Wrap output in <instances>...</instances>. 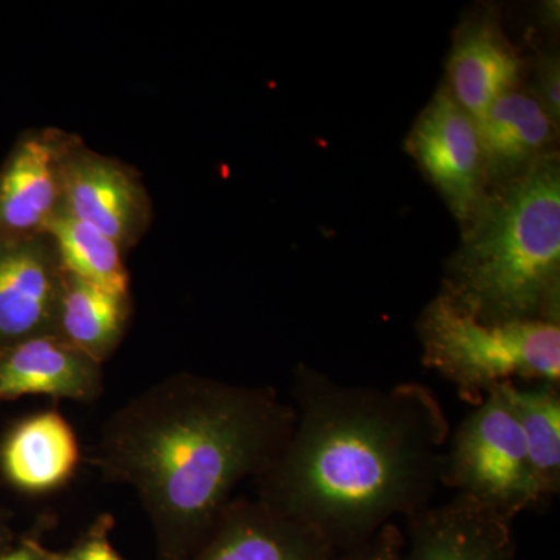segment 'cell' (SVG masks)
Returning <instances> with one entry per match:
<instances>
[{
  "mask_svg": "<svg viewBox=\"0 0 560 560\" xmlns=\"http://www.w3.org/2000/svg\"><path fill=\"white\" fill-rule=\"evenodd\" d=\"M293 399V427L256 478L257 499L338 552L430 506L452 431L433 390L342 385L301 366Z\"/></svg>",
  "mask_w": 560,
  "mask_h": 560,
  "instance_id": "6da1fadb",
  "label": "cell"
},
{
  "mask_svg": "<svg viewBox=\"0 0 560 560\" xmlns=\"http://www.w3.org/2000/svg\"><path fill=\"white\" fill-rule=\"evenodd\" d=\"M293 422V407L270 386L180 372L106 420L92 464L135 490L160 560H190L238 485L270 466Z\"/></svg>",
  "mask_w": 560,
  "mask_h": 560,
  "instance_id": "7a4b0ae2",
  "label": "cell"
},
{
  "mask_svg": "<svg viewBox=\"0 0 560 560\" xmlns=\"http://www.w3.org/2000/svg\"><path fill=\"white\" fill-rule=\"evenodd\" d=\"M442 293L482 323L560 312V172L556 156L489 195L445 270Z\"/></svg>",
  "mask_w": 560,
  "mask_h": 560,
  "instance_id": "3957f363",
  "label": "cell"
},
{
  "mask_svg": "<svg viewBox=\"0 0 560 560\" xmlns=\"http://www.w3.org/2000/svg\"><path fill=\"white\" fill-rule=\"evenodd\" d=\"M418 337L423 364L471 404L503 383L560 385L559 323H482L441 291L420 313Z\"/></svg>",
  "mask_w": 560,
  "mask_h": 560,
  "instance_id": "277c9868",
  "label": "cell"
},
{
  "mask_svg": "<svg viewBox=\"0 0 560 560\" xmlns=\"http://www.w3.org/2000/svg\"><path fill=\"white\" fill-rule=\"evenodd\" d=\"M442 485L514 521L541 506L522 431L499 386L451 431Z\"/></svg>",
  "mask_w": 560,
  "mask_h": 560,
  "instance_id": "5b68a950",
  "label": "cell"
},
{
  "mask_svg": "<svg viewBox=\"0 0 560 560\" xmlns=\"http://www.w3.org/2000/svg\"><path fill=\"white\" fill-rule=\"evenodd\" d=\"M407 150L463 230H469L489 200L490 187L477 124L447 88L442 86L420 113Z\"/></svg>",
  "mask_w": 560,
  "mask_h": 560,
  "instance_id": "8992f818",
  "label": "cell"
},
{
  "mask_svg": "<svg viewBox=\"0 0 560 560\" xmlns=\"http://www.w3.org/2000/svg\"><path fill=\"white\" fill-rule=\"evenodd\" d=\"M75 136L60 130L25 132L0 171V241L47 234L62 210V168Z\"/></svg>",
  "mask_w": 560,
  "mask_h": 560,
  "instance_id": "52a82bcc",
  "label": "cell"
},
{
  "mask_svg": "<svg viewBox=\"0 0 560 560\" xmlns=\"http://www.w3.org/2000/svg\"><path fill=\"white\" fill-rule=\"evenodd\" d=\"M62 210L128 250L149 228L151 205L142 180L121 162L84 149L62 168Z\"/></svg>",
  "mask_w": 560,
  "mask_h": 560,
  "instance_id": "ba28073f",
  "label": "cell"
},
{
  "mask_svg": "<svg viewBox=\"0 0 560 560\" xmlns=\"http://www.w3.org/2000/svg\"><path fill=\"white\" fill-rule=\"evenodd\" d=\"M62 276L49 235L0 241V352L57 334Z\"/></svg>",
  "mask_w": 560,
  "mask_h": 560,
  "instance_id": "9c48e42d",
  "label": "cell"
},
{
  "mask_svg": "<svg viewBox=\"0 0 560 560\" xmlns=\"http://www.w3.org/2000/svg\"><path fill=\"white\" fill-rule=\"evenodd\" d=\"M404 560H517L514 518L455 493L410 521Z\"/></svg>",
  "mask_w": 560,
  "mask_h": 560,
  "instance_id": "30bf717a",
  "label": "cell"
},
{
  "mask_svg": "<svg viewBox=\"0 0 560 560\" xmlns=\"http://www.w3.org/2000/svg\"><path fill=\"white\" fill-rule=\"evenodd\" d=\"M338 551L308 526L259 499H234L190 560H337Z\"/></svg>",
  "mask_w": 560,
  "mask_h": 560,
  "instance_id": "8fae6325",
  "label": "cell"
},
{
  "mask_svg": "<svg viewBox=\"0 0 560 560\" xmlns=\"http://www.w3.org/2000/svg\"><path fill=\"white\" fill-rule=\"evenodd\" d=\"M103 389V364L57 334L28 338L0 352V401L50 396L91 404Z\"/></svg>",
  "mask_w": 560,
  "mask_h": 560,
  "instance_id": "7c38bea8",
  "label": "cell"
},
{
  "mask_svg": "<svg viewBox=\"0 0 560 560\" xmlns=\"http://www.w3.org/2000/svg\"><path fill=\"white\" fill-rule=\"evenodd\" d=\"M523 61L493 18L464 25L447 62L448 92L477 124L493 102L517 90Z\"/></svg>",
  "mask_w": 560,
  "mask_h": 560,
  "instance_id": "4fadbf2b",
  "label": "cell"
},
{
  "mask_svg": "<svg viewBox=\"0 0 560 560\" xmlns=\"http://www.w3.org/2000/svg\"><path fill=\"white\" fill-rule=\"evenodd\" d=\"M486 175L500 186L555 156V121L539 98L518 90L503 95L477 121Z\"/></svg>",
  "mask_w": 560,
  "mask_h": 560,
  "instance_id": "5bb4252c",
  "label": "cell"
},
{
  "mask_svg": "<svg viewBox=\"0 0 560 560\" xmlns=\"http://www.w3.org/2000/svg\"><path fill=\"white\" fill-rule=\"evenodd\" d=\"M80 459L75 431L57 410L22 420L0 445V471L27 493L60 489L79 469Z\"/></svg>",
  "mask_w": 560,
  "mask_h": 560,
  "instance_id": "9a60e30c",
  "label": "cell"
},
{
  "mask_svg": "<svg viewBox=\"0 0 560 560\" xmlns=\"http://www.w3.org/2000/svg\"><path fill=\"white\" fill-rule=\"evenodd\" d=\"M130 318V294H117L65 272L57 335L84 355L105 363L119 348Z\"/></svg>",
  "mask_w": 560,
  "mask_h": 560,
  "instance_id": "2e32d148",
  "label": "cell"
},
{
  "mask_svg": "<svg viewBox=\"0 0 560 560\" xmlns=\"http://www.w3.org/2000/svg\"><path fill=\"white\" fill-rule=\"evenodd\" d=\"M525 441L541 504L560 489V389L534 383L499 385Z\"/></svg>",
  "mask_w": 560,
  "mask_h": 560,
  "instance_id": "e0dca14e",
  "label": "cell"
},
{
  "mask_svg": "<svg viewBox=\"0 0 560 560\" xmlns=\"http://www.w3.org/2000/svg\"><path fill=\"white\" fill-rule=\"evenodd\" d=\"M47 235L57 248L62 271L117 294H130L124 250L101 231L61 210Z\"/></svg>",
  "mask_w": 560,
  "mask_h": 560,
  "instance_id": "ac0fdd59",
  "label": "cell"
},
{
  "mask_svg": "<svg viewBox=\"0 0 560 560\" xmlns=\"http://www.w3.org/2000/svg\"><path fill=\"white\" fill-rule=\"evenodd\" d=\"M113 528L114 518L101 515L68 550H49L50 560H127L110 544Z\"/></svg>",
  "mask_w": 560,
  "mask_h": 560,
  "instance_id": "d6986e66",
  "label": "cell"
},
{
  "mask_svg": "<svg viewBox=\"0 0 560 560\" xmlns=\"http://www.w3.org/2000/svg\"><path fill=\"white\" fill-rule=\"evenodd\" d=\"M405 541L399 523H388L363 544L338 552L337 560H404Z\"/></svg>",
  "mask_w": 560,
  "mask_h": 560,
  "instance_id": "ffe728a7",
  "label": "cell"
},
{
  "mask_svg": "<svg viewBox=\"0 0 560 560\" xmlns=\"http://www.w3.org/2000/svg\"><path fill=\"white\" fill-rule=\"evenodd\" d=\"M559 81L558 62H548L540 72V92L537 98L556 125L559 124L560 116Z\"/></svg>",
  "mask_w": 560,
  "mask_h": 560,
  "instance_id": "44dd1931",
  "label": "cell"
},
{
  "mask_svg": "<svg viewBox=\"0 0 560 560\" xmlns=\"http://www.w3.org/2000/svg\"><path fill=\"white\" fill-rule=\"evenodd\" d=\"M0 560H50L49 548L39 540L25 537L0 552Z\"/></svg>",
  "mask_w": 560,
  "mask_h": 560,
  "instance_id": "7402d4cb",
  "label": "cell"
},
{
  "mask_svg": "<svg viewBox=\"0 0 560 560\" xmlns=\"http://www.w3.org/2000/svg\"><path fill=\"white\" fill-rule=\"evenodd\" d=\"M13 544V534H11L9 522L0 508V552L5 551Z\"/></svg>",
  "mask_w": 560,
  "mask_h": 560,
  "instance_id": "603a6c76",
  "label": "cell"
}]
</instances>
